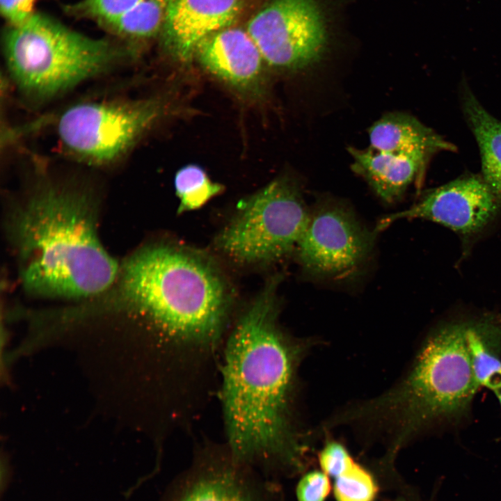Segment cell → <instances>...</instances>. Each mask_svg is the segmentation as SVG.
Returning <instances> with one entry per match:
<instances>
[{
  "label": "cell",
  "instance_id": "1",
  "mask_svg": "<svg viewBox=\"0 0 501 501\" xmlns=\"http://www.w3.org/2000/svg\"><path fill=\"white\" fill-rule=\"evenodd\" d=\"M104 292L149 327L160 382L168 392L193 400L214 390L233 296L211 257L177 244L145 246L123 262Z\"/></svg>",
  "mask_w": 501,
  "mask_h": 501
},
{
  "label": "cell",
  "instance_id": "2",
  "mask_svg": "<svg viewBox=\"0 0 501 501\" xmlns=\"http://www.w3.org/2000/svg\"><path fill=\"white\" fill-rule=\"evenodd\" d=\"M278 280L266 285L228 333L219 390L225 445L233 459L277 482L308 468L307 445L292 417L305 344L279 324Z\"/></svg>",
  "mask_w": 501,
  "mask_h": 501
},
{
  "label": "cell",
  "instance_id": "3",
  "mask_svg": "<svg viewBox=\"0 0 501 501\" xmlns=\"http://www.w3.org/2000/svg\"><path fill=\"white\" fill-rule=\"evenodd\" d=\"M93 200L77 190L45 188L17 209L10 234L25 289L45 297L100 295L120 266L97 232Z\"/></svg>",
  "mask_w": 501,
  "mask_h": 501
},
{
  "label": "cell",
  "instance_id": "4",
  "mask_svg": "<svg viewBox=\"0 0 501 501\" xmlns=\"http://www.w3.org/2000/svg\"><path fill=\"white\" fill-rule=\"evenodd\" d=\"M468 317L436 326L424 340L406 375L395 388L343 417L390 428L391 440L380 460L395 468L399 450L429 428L456 423L467 415L479 388L466 342Z\"/></svg>",
  "mask_w": 501,
  "mask_h": 501
},
{
  "label": "cell",
  "instance_id": "5",
  "mask_svg": "<svg viewBox=\"0 0 501 501\" xmlns=\"http://www.w3.org/2000/svg\"><path fill=\"white\" fill-rule=\"evenodd\" d=\"M3 50L19 90L40 101L105 72L128 56L131 49L79 33L35 13L22 25L6 30Z\"/></svg>",
  "mask_w": 501,
  "mask_h": 501
},
{
  "label": "cell",
  "instance_id": "6",
  "mask_svg": "<svg viewBox=\"0 0 501 501\" xmlns=\"http://www.w3.org/2000/svg\"><path fill=\"white\" fill-rule=\"evenodd\" d=\"M310 216L299 185L280 177L241 202L215 245L239 262H276L296 250Z\"/></svg>",
  "mask_w": 501,
  "mask_h": 501
},
{
  "label": "cell",
  "instance_id": "7",
  "mask_svg": "<svg viewBox=\"0 0 501 501\" xmlns=\"http://www.w3.org/2000/svg\"><path fill=\"white\" fill-rule=\"evenodd\" d=\"M160 100L84 102L67 108L57 120L63 147L78 159L106 165L126 154L158 121Z\"/></svg>",
  "mask_w": 501,
  "mask_h": 501
},
{
  "label": "cell",
  "instance_id": "8",
  "mask_svg": "<svg viewBox=\"0 0 501 501\" xmlns=\"http://www.w3.org/2000/svg\"><path fill=\"white\" fill-rule=\"evenodd\" d=\"M246 31L267 65L296 71L317 62L328 42L324 12L315 0H272Z\"/></svg>",
  "mask_w": 501,
  "mask_h": 501
},
{
  "label": "cell",
  "instance_id": "9",
  "mask_svg": "<svg viewBox=\"0 0 501 501\" xmlns=\"http://www.w3.org/2000/svg\"><path fill=\"white\" fill-rule=\"evenodd\" d=\"M158 501H285L278 482L237 463L225 444L196 446L189 466L167 486Z\"/></svg>",
  "mask_w": 501,
  "mask_h": 501
},
{
  "label": "cell",
  "instance_id": "10",
  "mask_svg": "<svg viewBox=\"0 0 501 501\" xmlns=\"http://www.w3.org/2000/svg\"><path fill=\"white\" fill-rule=\"evenodd\" d=\"M376 233L364 228L344 206L326 202L310 213L296 248L298 259L310 275L346 276L366 260Z\"/></svg>",
  "mask_w": 501,
  "mask_h": 501
},
{
  "label": "cell",
  "instance_id": "11",
  "mask_svg": "<svg viewBox=\"0 0 501 501\" xmlns=\"http://www.w3.org/2000/svg\"><path fill=\"white\" fill-rule=\"evenodd\" d=\"M501 209V199L482 175H466L428 191L408 209L382 218L379 232L402 218H422L454 231L468 246L490 228Z\"/></svg>",
  "mask_w": 501,
  "mask_h": 501
},
{
  "label": "cell",
  "instance_id": "12",
  "mask_svg": "<svg viewBox=\"0 0 501 501\" xmlns=\"http://www.w3.org/2000/svg\"><path fill=\"white\" fill-rule=\"evenodd\" d=\"M195 57L240 94L257 97L263 93L266 63L246 30L232 26L212 34L198 45Z\"/></svg>",
  "mask_w": 501,
  "mask_h": 501
},
{
  "label": "cell",
  "instance_id": "13",
  "mask_svg": "<svg viewBox=\"0 0 501 501\" xmlns=\"http://www.w3.org/2000/svg\"><path fill=\"white\" fill-rule=\"evenodd\" d=\"M244 1L169 0L160 34L164 50L178 61H190L204 39L233 26Z\"/></svg>",
  "mask_w": 501,
  "mask_h": 501
},
{
  "label": "cell",
  "instance_id": "14",
  "mask_svg": "<svg viewBox=\"0 0 501 501\" xmlns=\"http://www.w3.org/2000/svg\"><path fill=\"white\" fill-rule=\"evenodd\" d=\"M352 169L366 180L376 194L388 202L401 198L413 182L422 180L434 153L415 152L393 154L374 150L349 148Z\"/></svg>",
  "mask_w": 501,
  "mask_h": 501
},
{
  "label": "cell",
  "instance_id": "15",
  "mask_svg": "<svg viewBox=\"0 0 501 501\" xmlns=\"http://www.w3.org/2000/svg\"><path fill=\"white\" fill-rule=\"evenodd\" d=\"M371 148L393 154L442 150L455 151L456 147L407 113L385 114L369 130Z\"/></svg>",
  "mask_w": 501,
  "mask_h": 501
},
{
  "label": "cell",
  "instance_id": "16",
  "mask_svg": "<svg viewBox=\"0 0 501 501\" xmlns=\"http://www.w3.org/2000/svg\"><path fill=\"white\" fill-rule=\"evenodd\" d=\"M466 337L478 385L494 392L501 388V315L468 317Z\"/></svg>",
  "mask_w": 501,
  "mask_h": 501
},
{
  "label": "cell",
  "instance_id": "17",
  "mask_svg": "<svg viewBox=\"0 0 501 501\" xmlns=\"http://www.w3.org/2000/svg\"><path fill=\"white\" fill-rule=\"evenodd\" d=\"M462 109L479 148L482 176L501 199V121L489 113L463 84Z\"/></svg>",
  "mask_w": 501,
  "mask_h": 501
},
{
  "label": "cell",
  "instance_id": "18",
  "mask_svg": "<svg viewBox=\"0 0 501 501\" xmlns=\"http://www.w3.org/2000/svg\"><path fill=\"white\" fill-rule=\"evenodd\" d=\"M169 0H145L102 27L130 42H143L160 35Z\"/></svg>",
  "mask_w": 501,
  "mask_h": 501
},
{
  "label": "cell",
  "instance_id": "19",
  "mask_svg": "<svg viewBox=\"0 0 501 501\" xmlns=\"http://www.w3.org/2000/svg\"><path fill=\"white\" fill-rule=\"evenodd\" d=\"M174 186L180 200L178 213L200 208L223 190L222 185L212 182L204 169L196 164L180 168L175 175Z\"/></svg>",
  "mask_w": 501,
  "mask_h": 501
},
{
  "label": "cell",
  "instance_id": "20",
  "mask_svg": "<svg viewBox=\"0 0 501 501\" xmlns=\"http://www.w3.org/2000/svg\"><path fill=\"white\" fill-rule=\"evenodd\" d=\"M380 486L375 472L353 459L333 478L332 491L335 501H376Z\"/></svg>",
  "mask_w": 501,
  "mask_h": 501
},
{
  "label": "cell",
  "instance_id": "21",
  "mask_svg": "<svg viewBox=\"0 0 501 501\" xmlns=\"http://www.w3.org/2000/svg\"><path fill=\"white\" fill-rule=\"evenodd\" d=\"M145 0H80L65 7L74 17L86 18L103 25L130 10Z\"/></svg>",
  "mask_w": 501,
  "mask_h": 501
},
{
  "label": "cell",
  "instance_id": "22",
  "mask_svg": "<svg viewBox=\"0 0 501 501\" xmlns=\"http://www.w3.org/2000/svg\"><path fill=\"white\" fill-rule=\"evenodd\" d=\"M295 487L296 501H326L332 491L331 477L321 469L306 470Z\"/></svg>",
  "mask_w": 501,
  "mask_h": 501
},
{
  "label": "cell",
  "instance_id": "23",
  "mask_svg": "<svg viewBox=\"0 0 501 501\" xmlns=\"http://www.w3.org/2000/svg\"><path fill=\"white\" fill-rule=\"evenodd\" d=\"M353 459L347 447L336 440H327L317 453L320 469L333 479Z\"/></svg>",
  "mask_w": 501,
  "mask_h": 501
},
{
  "label": "cell",
  "instance_id": "24",
  "mask_svg": "<svg viewBox=\"0 0 501 501\" xmlns=\"http://www.w3.org/2000/svg\"><path fill=\"white\" fill-rule=\"evenodd\" d=\"M37 0H0L1 15L10 26H18L26 22L35 13Z\"/></svg>",
  "mask_w": 501,
  "mask_h": 501
},
{
  "label": "cell",
  "instance_id": "25",
  "mask_svg": "<svg viewBox=\"0 0 501 501\" xmlns=\"http://www.w3.org/2000/svg\"><path fill=\"white\" fill-rule=\"evenodd\" d=\"M384 501H415L413 500L410 496L406 495L402 491V494L398 495L395 498L385 500Z\"/></svg>",
  "mask_w": 501,
  "mask_h": 501
},
{
  "label": "cell",
  "instance_id": "26",
  "mask_svg": "<svg viewBox=\"0 0 501 501\" xmlns=\"http://www.w3.org/2000/svg\"><path fill=\"white\" fill-rule=\"evenodd\" d=\"M501 408V388L494 392Z\"/></svg>",
  "mask_w": 501,
  "mask_h": 501
}]
</instances>
